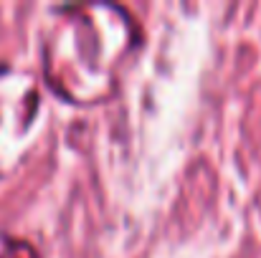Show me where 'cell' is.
Wrapping results in <instances>:
<instances>
[{
    "label": "cell",
    "instance_id": "6da1fadb",
    "mask_svg": "<svg viewBox=\"0 0 261 258\" xmlns=\"http://www.w3.org/2000/svg\"><path fill=\"white\" fill-rule=\"evenodd\" d=\"M66 13L46 43L48 79L71 99H96L107 94L109 86L91 64V51L122 64L132 48V23L112 5L69 8Z\"/></svg>",
    "mask_w": 261,
    "mask_h": 258
}]
</instances>
